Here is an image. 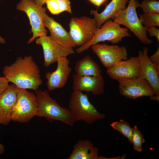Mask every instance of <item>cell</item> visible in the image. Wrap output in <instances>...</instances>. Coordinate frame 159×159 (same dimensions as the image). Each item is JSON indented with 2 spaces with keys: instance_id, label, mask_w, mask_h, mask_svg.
Segmentation results:
<instances>
[{
  "instance_id": "6da1fadb",
  "label": "cell",
  "mask_w": 159,
  "mask_h": 159,
  "mask_svg": "<svg viewBox=\"0 0 159 159\" xmlns=\"http://www.w3.org/2000/svg\"><path fill=\"white\" fill-rule=\"evenodd\" d=\"M3 73L19 88L36 91L42 84L39 68L31 55L18 57L12 64L4 67Z\"/></svg>"
},
{
  "instance_id": "7a4b0ae2",
  "label": "cell",
  "mask_w": 159,
  "mask_h": 159,
  "mask_svg": "<svg viewBox=\"0 0 159 159\" xmlns=\"http://www.w3.org/2000/svg\"><path fill=\"white\" fill-rule=\"evenodd\" d=\"M38 111L37 115L49 120L59 121L70 126L76 122L70 110L61 107L50 96L47 90L35 91Z\"/></svg>"
},
{
  "instance_id": "3957f363",
  "label": "cell",
  "mask_w": 159,
  "mask_h": 159,
  "mask_svg": "<svg viewBox=\"0 0 159 159\" xmlns=\"http://www.w3.org/2000/svg\"><path fill=\"white\" fill-rule=\"evenodd\" d=\"M139 5L136 0H129L127 7L118 11L112 19L120 25L126 27L143 44H150L153 41L148 37L147 28L142 24L137 14L136 9Z\"/></svg>"
},
{
  "instance_id": "277c9868",
  "label": "cell",
  "mask_w": 159,
  "mask_h": 159,
  "mask_svg": "<svg viewBox=\"0 0 159 159\" xmlns=\"http://www.w3.org/2000/svg\"><path fill=\"white\" fill-rule=\"evenodd\" d=\"M68 106L75 121L82 120L88 124H92L98 120L104 118L105 116L99 112L90 102L87 95L82 92H72Z\"/></svg>"
},
{
  "instance_id": "5b68a950",
  "label": "cell",
  "mask_w": 159,
  "mask_h": 159,
  "mask_svg": "<svg viewBox=\"0 0 159 159\" xmlns=\"http://www.w3.org/2000/svg\"><path fill=\"white\" fill-rule=\"evenodd\" d=\"M97 29L89 42L76 49L77 53H81L92 46L101 42L107 41L112 44H116L121 42L124 37L131 36L128 29L121 27L119 24L113 20L109 19Z\"/></svg>"
},
{
  "instance_id": "8992f818",
  "label": "cell",
  "mask_w": 159,
  "mask_h": 159,
  "mask_svg": "<svg viewBox=\"0 0 159 159\" xmlns=\"http://www.w3.org/2000/svg\"><path fill=\"white\" fill-rule=\"evenodd\" d=\"M16 9L24 12L29 19L33 34L28 41V44L33 42L36 38L47 35L48 31L43 19L46 11L45 8L37 5L33 0H21L17 4Z\"/></svg>"
},
{
  "instance_id": "52a82bcc",
  "label": "cell",
  "mask_w": 159,
  "mask_h": 159,
  "mask_svg": "<svg viewBox=\"0 0 159 159\" xmlns=\"http://www.w3.org/2000/svg\"><path fill=\"white\" fill-rule=\"evenodd\" d=\"M37 111L35 94L26 89L19 88L16 103L11 113V121L27 122L37 115Z\"/></svg>"
},
{
  "instance_id": "ba28073f",
  "label": "cell",
  "mask_w": 159,
  "mask_h": 159,
  "mask_svg": "<svg viewBox=\"0 0 159 159\" xmlns=\"http://www.w3.org/2000/svg\"><path fill=\"white\" fill-rule=\"evenodd\" d=\"M69 33L75 45L81 46L89 42L98 29L95 19L84 16L71 18Z\"/></svg>"
},
{
  "instance_id": "9c48e42d",
  "label": "cell",
  "mask_w": 159,
  "mask_h": 159,
  "mask_svg": "<svg viewBox=\"0 0 159 159\" xmlns=\"http://www.w3.org/2000/svg\"><path fill=\"white\" fill-rule=\"evenodd\" d=\"M35 42L42 47L44 55V65L46 67L57 62L59 58L67 57L74 53L72 48L60 44L50 36L38 37L36 39Z\"/></svg>"
},
{
  "instance_id": "30bf717a",
  "label": "cell",
  "mask_w": 159,
  "mask_h": 159,
  "mask_svg": "<svg viewBox=\"0 0 159 159\" xmlns=\"http://www.w3.org/2000/svg\"><path fill=\"white\" fill-rule=\"evenodd\" d=\"M118 81L120 94L127 98L135 100L142 97H150L155 95L149 83L143 78L139 77Z\"/></svg>"
},
{
  "instance_id": "8fae6325",
  "label": "cell",
  "mask_w": 159,
  "mask_h": 159,
  "mask_svg": "<svg viewBox=\"0 0 159 159\" xmlns=\"http://www.w3.org/2000/svg\"><path fill=\"white\" fill-rule=\"evenodd\" d=\"M91 47L103 66L107 68L114 66L121 60L128 59L127 51L125 46L97 43Z\"/></svg>"
},
{
  "instance_id": "7c38bea8",
  "label": "cell",
  "mask_w": 159,
  "mask_h": 159,
  "mask_svg": "<svg viewBox=\"0 0 159 159\" xmlns=\"http://www.w3.org/2000/svg\"><path fill=\"white\" fill-rule=\"evenodd\" d=\"M107 73L111 78L117 81L139 77L140 68L138 56L120 61L114 66L107 68Z\"/></svg>"
},
{
  "instance_id": "4fadbf2b",
  "label": "cell",
  "mask_w": 159,
  "mask_h": 159,
  "mask_svg": "<svg viewBox=\"0 0 159 159\" xmlns=\"http://www.w3.org/2000/svg\"><path fill=\"white\" fill-rule=\"evenodd\" d=\"M147 47L138 52L140 74L139 77L146 80L153 89L155 95L159 96V64L154 63L149 59Z\"/></svg>"
},
{
  "instance_id": "5bb4252c",
  "label": "cell",
  "mask_w": 159,
  "mask_h": 159,
  "mask_svg": "<svg viewBox=\"0 0 159 159\" xmlns=\"http://www.w3.org/2000/svg\"><path fill=\"white\" fill-rule=\"evenodd\" d=\"M57 62V66L56 70L51 72H47L45 74L48 91L64 87L72 71L69 65V60L67 57H61L58 59Z\"/></svg>"
},
{
  "instance_id": "9a60e30c",
  "label": "cell",
  "mask_w": 159,
  "mask_h": 159,
  "mask_svg": "<svg viewBox=\"0 0 159 159\" xmlns=\"http://www.w3.org/2000/svg\"><path fill=\"white\" fill-rule=\"evenodd\" d=\"M74 91L91 92L94 95L104 93V81L102 75L99 76H81L76 74L73 77Z\"/></svg>"
},
{
  "instance_id": "2e32d148",
  "label": "cell",
  "mask_w": 159,
  "mask_h": 159,
  "mask_svg": "<svg viewBox=\"0 0 159 159\" xmlns=\"http://www.w3.org/2000/svg\"><path fill=\"white\" fill-rule=\"evenodd\" d=\"M19 89L12 83L0 95V124L6 125L11 121V113L17 100Z\"/></svg>"
},
{
  "instance_id": "e0dca14e",
  "label": "cell",
  "mask_w": 159,
  "mask_h": 159,
  "mask_svg": "<svg viewBox=\"0 0 159 159\" xmlns=\"http://www.w3.org/2000/svg\"><path fill=\"white\" fill-rule=\"evenodd\" d=\"M45 27L49 30L51 37L60 44L67 47L73 48L75 45L69 33L61 25L49 16L45 12L43 16Z\"/></svg>"
},
{
  "instance_id": "ac0fdd59",
  "label": "cell",
  "mask_w": 159,
  "mask_h": 159,
  "mask_svg": "<svg viewBox=\"0 0 159 159\" xmlns=\"http://www.w3.org/2000/svg\"><path fill=\"white\" fill-rule=\"evenodd\" d=\"M98 148L89 140H81L73 146L68 159H110L98 156Z\"/></svg>"
},
{
  "instance_id": "d6986e66",
  "label": "cell",
  "mask_w": 159,
  "mask_h": 159,
  "mask_svg": "<svg viewBox=\"0 0 159 159\" xmlns=\"http://www.w3.org/2000/svg\"><path fill=\"white\" fill-rule=\"evenodd\" d=\"M129 0H112L104 10L99 13L97 10H91V14L93 15L98 28L107 21L112 19L116 12L119 10L126 8Z\"/></svg>"
},
{
  "instance_id": "ffe728a7",
  "label": "cell",
  "mask_w": 159,
  "mask_h": 159,
  "mask_svg": "<svg viewBox=\"0 0 159 159\" xmlns=\"http://www.w3.org/2000/svg\"><path fill=\"white\" fill-rule=\"evenodd\" d=\"M74 71L76 74L81 76H99L102 73L100 66L89 55L76 62Z\"/></svg>"
},
{
  "instance_id": "44dd1931",
  "label": "cell",
  "mask_w": 159,
  "mask_h": 159,
  "mask_svg": "<svg viewBox=\"0 0 159 159\" xmlns=\"http://www.w3.org/2000/svg\"><path fill=\"white\" fill-rule=\"evenodd\" d=\"M45 4L52 14L57 15L64 11L72 13L69 0H46Z\"/></svg>"
},
{
  "instance_id": "7402d4cb",
  "label": "cell",
  "mask_w": 159,
  "mask_h": 159,
  "mask_svg": "<svg viewBox=\"0 0 159 159\" xmlns=\"http://www.w3.org/2000/svg\"><path fill=\"white\" fill-rule=\"evenodd\" d=\"M110 126L115 130L121 133L126 137L130 143H132L133 129L131 127L128 122L120 119L119 121L112 122Z\"/></svg>"
},
{
  "instance_id": "603a6c76",
  "label": "cell",
  "mask_w": 159,
  "mask_h": 159,
  "mask_svg": "<svg viewBox=\"0 0 159 159\" xmlns=\"http://www.w3.org/2000/svg\"><path fill=\"white\" fill-rule=\"evenodd\" d=\"M139 19L145 27L148 28L152 26H159V14L144 13L139 15Z\"/></svg>"
},
{
  "instance_id": "cb8c5ba5",
  "label": "cell",
  "mask_w": 159,
  "mask_h": 159,
  "mask_svg": "<svg viewBox=\"0 0 159 159\" xmlns=\"http://www.w3.org/2000/svg\"><path fill=\"white\" fill-rule=\"evenodd\" d=\"M139 7L144 13L159 14V1L157 0H144Z\"/></svg>"
},
{
  "instance_id": "d4e9b609",
  "label": "cell",
  "mask_w": 159,
  "mask_h": 159,
  "mask_svg": "<svg viewBox=\"0 0 159 159\" xmlns=\"http://www.w3.org/2000/svg\"><path fill=\"white\" fill-rule=\"evenodd\" d=\"M133 129L132 143L135 150L140 153L142 150V145L145 142V139L137 125L135 126Z\"/></svg>"
},
{
  "instance_id": "484cf974",
  "label": "cell",
  "mask_w": 159,
  "mask_h": 159,
  "mask_svg": "<svg viewBox=\"0 0 159 159\" xmlns=\"http://www.w3.org/2000/svg\"><path fill=\"white\" fill-rule=\"evenodd\" d=\"M147 32L151 37H155L159 42V29L156 26H152L147 28Z\"/></svg>"
},
{
  "instance_id": "4316f807",
  "label": "cell",
  "mask_w": 159,
  "mask_h": 159,
  "mask_svg": "<svg viewBox=\"0 0 159 159\" xmlns=\"http://www.w3.org/2000/svg\"><path fill=\"white\" fill-rule=\"evenodd\" d=\"M9 82L5 77H0V95L8 88L9 85Z\"/></svg>"
},
{
  "instance_id": "83f0119b",
  "label": "cell",
  "mask_w": 159,
  "mask_h": 159,
  "mask_svg": "<svg viewBox=\"0 0 159 159\" xmlns=\"http://www.w3.org/2000/svg\"><path fill=\"white\" fill-rule=\"evenodd\" d=\"M150 60L152 62L159 64V47L156 52L152 55L149 57Z\"/></svg>"
},
{
  "instance_id": "f1b7e54d",
  "label": "cell",
  "mask_w": 159,
  "mask_h": 159,
  "mask_svg": "<svg viewBox=\"0 0 159 159\" xmlns=\"http://www.w3.org/2000/svg\"><path fill=\"white\" fill-rule=\"evenodd\" d=\"M90 3L99 7L107 3L108 0H88Z\"/></svg>"
},
{
  "instance_id": "f546056e",
  "label": "cell",
  "mask_w": 159,
  "mask_h": 159,
  "mask_svg": "<svg viewBox=\"0 0 159 159\" xmlns=\"http://www.w3.org/2000/svg\"><path fill=\"white\" fill-rule=\"evenodd\" d=\"M34 3L37 5L43 6L45 4L46 0H33Z\"/></svg>"
},
{
  "instance_id": "4dcf8cb0",
  "label": "cell",
  "mask_w": 159,
  "mask_h": 159,
  "mask_svg": "<svg viewBox=\"0 0 159 159\" xmlns=\"http://www.w3.org/2000/svg\"><path fill=\"white\" fill-rule=\"evenodd\" d=\"M4 145L0 143V155L4 153Z\"/></svg>"
},
{
  "instance_id": "1f68e13d",
  "label": "cell",
  "mask_w": 159,
  "mask_h": 159,
  "mask_svg": "<svg viewBox=\"0 0 159 159\" xmlns=\"http://www.w3.org/2000/svg\"><path fill=\"white\" fill-rule=\"evenodd\" d=\"M150 99L151 100H156L158 101L159 100V96H157L155 95L150 97Z\"/></svg>"
},
{
  "instance_id": "d6a6232c",
  "label": "cell",
  "mask_w": 159,
  "mask_h": 159,
  "mask_svg": "<svg viewBox=\"0 0 159 159\" xmlns=\"http://www.w3.org/2000/svg\"><path fill=\"white\" fill-rule=\"evenodd\" d=\"M6 43L5 39L0 36V44H4Z\"/></svg>"
},
{
  "instance_id": "836d02e7",
  "label": "cell",
  "mask_w": 159,
  "mask_h": 159,
  "mask_svg": "<svg viewBox=\"0 0 159 159\" xmlns=\"http://www.w3.org/2000/svg\"><path fill=\"white\" fill-rule=\"evenodd\" d=\"M2 0H0V1H2Z\"/></svg>"
}]
</instances>
